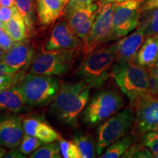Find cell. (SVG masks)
<instances>
[{
	"label": "cell",
	"instance_id": "cell-1",
	"mask_svg": "<svg viewBox=\"0 0 158 158\" xmlns=\"http://www.w3.org/2000/svg\"><path fill=\"white\" fill-rule=\"evenodd\" d=\"M91 89L83 80L63 83L51 105L49 114L62 123L76 125L78 116L89 101Z\"/></svg>",
	"mask_w": 158,
	"mask_h": 158
},
{
	"label": "cell",
	"instance_id": "cell-2",
	"mask_svg": "<svg viewBox=\"0 0 158 158\" xmlns=\"http://www.w3.org/2000/svg\"><path fill=\"white\" fill-rule=\"evenodd\" d=\"M111 76L121 92L129 99L133 109L141 98L151 94L147 69L134 62H115Z\"/></svg>",
	"mask_w": 158,
	"mask_h": 158
},
{
	"label": "cell",
	"instance_id": "cell-3",
	"mask_svg": "<svg viewBox=\"0 0 158 158\" xmlns=\"http://www.w3.org/2000/svg\"><path fill=\"white\" fill-rule=\"evenodd\" d=\"M116 43L101 45L84 55L76 75L92 88H100L112 73L116 59Z\"/></svg>",
	"mask_w": 158,
	"mask_h": 158
},
{
	"label": "cell",
	"instance_id": "cell-4",
	"mask_svg": "<svg viewBox=\"0 0 158 158\" xmlns=\"http://www.w3.org/2000/svg\"><path fill=\"white\" fill-rule=\"evenodd\" d=\"M61 84L56 76L29 73L16 86L28 106H43L53 102Z\"/></svg>",
	"mask_w": 158,
	"mask_h": 158
},
{
	"label": "cell",
	"instance_id": "cell-5",
	"mask_svg": "<svg viewBox=\"0 0 158 158\" xmlns=\"http://www.w3.org/2000/svg\"><path fill=\"white\" fill-rule=\"evenodd\" d=\"M124 100L115 89H104L94 94L81 113L84 123L94 126L114 116L124 106Z\"/></svg>",
	"mask_w": 158,
	"mask_h": 158
},
{
	"label": "cell",
	"instance_id": "cell-6",
	"mask_svg": "<svg viewBox=\"0 0 158 158\" xmlns=\"http://www.w3.org/2000/svg\"><path fill=\"white\" fill-rule=\"evenodd\" d=\"M116 2L101 0L98 2V12L92 27L83 39L84 55L112 40L113 15Z\"/></svg>",
	"mask_w": 158,
	"mask_h": 158
},
{
	"label": "cell",
	"instance_id": "cell-7",
	"mask_svg": "<svg viewBox=\"0 0 158 158\" xmlns=\"http://www.w3.org/2000/svg\"><path fill=\"white\" fill-rule=\"evenodd\" d=\"M131 107L119 110L103 122L97 130L96 152L100 157L110 144L126 135L134 123Z\"/></svg>",
	"mask_w": 158,
	"mask_h": 158
},
{
	"label": "cell",
	"instance_id": "cell-8",
	"mask_svg": "<svg viewBox=\"0 0 158 158\" xmlns=\"http://www.w3.org/2000/svg\"><path fill=\"white\" fill-rule=\"evenodd\" d=\"M75 50H45L35 56L29 67V73L60 76L73 67Z\"/></svg>",
	"mask_w": 158,
	"mask_h": 158
},
{
	"label": "cell",
	"instance_id": "cell-9",
	"mask_svg": "<svg viewBox=\"0 0 158 158\" xmlns=\"http://www.w3.org/2000/svg\"><path fill=\"white\" fill-rule=\"evenodd\" d=\"M138 0L116 2L113 15V40L122 38L139 25L140 7Z\"/></svg>",
	"mask_w": 158,
	"mask_h": 158
},
{
	"label": "cell",
	"instance_id": "cell-10",
	"mask_svg": "<svg viewBox=\"0 0 158 158\" xmlns=\"http://www.w3.org/2000/svg\"><path fill=\"white\" fill-rule=\"evenodd\" d=\"M133 110L136 133L143 135L148 132L158 130V98L152 94L143 97L137 102Z\"/></svg>",
	"mask_w": 158,
	"mask_h": 158
},
{
	"label": "cell",
	"instance_id": "cell-11",
	"mask_svg": "<svg viewBox=\"0 0 158 158\" xmlns=\"http://www.w3.org/2000/svg\"><path fill=\"white\" fill-rule=\"evenodd\" d=\"M24 135L23 122L16 113L0 114V144L9 149H16Z\"/></svg>",
	"mask_w": 158,
	"mask_h": 158
},
{
	"label": "cell",
	"instance_id": "cell-12",
	"mask_svg": "<svg viewBox=\"0 0 158 158\" xmlns=\"http://www.w3.org/2000/svg\"><path fill=\"white\" fill-rule=\"evenodd\" d=\"M98 12V4L79 6L65 10V16L72 30L77 36L84 39L89 31Z\"/></svg>",
	"mask_w": 158,
	"mask_h": 158
},
{
	"label": "cell",
	"instance_id": "cell-13",
	"mask_svg": "<svg viewBox=\"0 0 158 158\" xmlns=\"http://www.w3.org/2000/svg\"><path fill=\"white\" fill-rule=\"evenodd\" d=\"M81 45L80 37L75 34L68 21L57 23L45 45V50H76Z\"/></svg>",
	"mask_w": 158,
	"mask_h": 158
},
{
	"label": "cell",
	"instance_id": "cell-14",
	"mask_svg": "<svg viewBox=\"0 0 158 158\" xmlns=\"http://www.w3.org/2000/svg\"><path fill=\"white\" fill-rule=\"evenodd\" d=\"M35 57V50L27 39L16 41L10 50L6 53L3 62L17 70L29 68Z\"/></svg>",
	"mask_w": 158,
	"mask_h": 158
},
{
	"label": "cell",
	"instance_id": "cell-15",
	"mask_svg": "<svg viewBox=\"0 0 158 158\" xmlns=\"http://www.w3.org/2000/svg\"><path fill=\"white\" fill-rule=\"evenodd\" d=\"M145 35L139 27L129 35H126L116 43V62H133L138 50L144 42Z\"/></svg>",
	"mask_w": 158,
	"mask_h": 158
},
{
	"label": "cell",
	"instance_id": "cell-16",
	"mask_svg": "<svg viewBox=\"0 0 158 158\" xmlns=\"http://www.w3.org/2000/svg\"><path fill=\"white\" fill-rule=\"evenodd\" d=\"M69 0H37V15L40 23L48 26L62 15Z\"/></svg>",
	"mask_w": 158,
	"mask_h": 158
},
{
	"label": "cell",
	"instance_id": "cell-17",
	"mask_svg": "<svg viewBox=\"0 0 158 158\" xmlns=\"http://www.w3.org/2000/svg\"><path fill=\"white\" fill-rule=\"evenodd\" d=\"M133 62L147 69L156 66L158 62V34L147 37Z\"/></svg>",
	"mask_w": 158,
	"mask_h": 158
},
{
	"label": "cell",
	"instance_id": "cell-18",
	"mask_svg": "<svg viewBox=\"0 0 158 158\" xmlns=\"http://www.w3.org/2000/svg\"><path fill=\"white\" fill-rule=\"evenodd\" d=\"M24 133L39 138L43 143H50L58 140V133L51 126L38 118H27L23 121Z\"/></svg>",
	"mask_w": 158,
	"mask_h": 158
},
{
	"label": "cell",
	"instance_id": "cell-19",
	"mask_svg": "<svg viewBox=\"0 0 158 158\" xmlns=\"http://www.w3.org/2000/svg\"><path fill=\"white\" fill-rule=\"evenodd\" d=\"M27 106L16 85L0 92V112L20 113L27 109Z\"/></svg>",
	"mask_w": 158,
	"mask_h": 158
},
{
	"label": "cell",
	"instance_id": "cell-20",
	"mask_svg": "<svg viewBox=\"0 0 158 158\" xmlns=\"http://www.w3.org/2000/svg\"><path fill=\"white\" fill-rule=\"evenodd\" d=\"M3 30L7 32L15 42L23 40L27 37V27L16 7H15L13 17L7 22L3 23Z\"/></svg>",
	"mask_w": 158,
	"mask_h": 158
},
{
	"label": "cell",
	"instance_id": "cell-21",
	"mask_svg": "<svg viewBox=\"0 0 158 158\" xmlns=\"http://www.w3.org/2000/svg\"><path fill=\"white\" fill-rule=\"evenodd\" d=\"M136 137L133 134L126 135L110 144L106 148L104 152L99 157L101 158H118L121 157L127 149L135 143Z\"/></svg>",
	"mask_w": 158,
	"mask_h": 158
},
{
	"label": "cell",
	"instance_id": "cell-22",
	"mask_svg": "<svg viewBox=\"0 0 158 158\" xmlns=\"http://www.w3.org/2000/svg\"><path fill=\"white\" fill-rule=\"evenodd\" d=\"M73 140L78 148L81 158L95 157L96 143L92 136L86 133H78L75 135Z\"/></svg>",
	"mask_w": 158,
	"mask_h": 158
},
{
	"label": "cell",
	"instance_id": "cell-23",
	"mask_svg": "<svg viewBox=\"0 0 158 158\" xmlns=\"http://www.w3.org/2000/svg\"><path fill=\"white\" fill-rule=\"evenodd\" d=\"M15 5L24 21L27 31L30 32L34 28L35 23L33 0H15Z\"/></svg>",
	"mask_w": 158,
	"mask_h": 158
},
{
	"label": "cell",
	"instance_id": "cell-24",
	"mask_svg": "<svg viewBox=\"0 0 158 158\" xmlns=\"http://www.w3.org/2000/svg\"><path fill=\"white\" fill-rule=\"evenodd\" d=\"M60 146L56 141L45 143L30 154L29 158H60Z\"/></svg>",
	"mask_w": 158,
	"mask_h": 158
},
{
	"label": "cell",
	"instance_id": "cell-25",
	"mask_svg": "<svg viewBox=\"0 0 158 158\" xmlns=\"http://www.w3.org/2000/svg\"><path fill=\"white\" fill-rule=\"evenodd\" d=\"M139 27L143 30L145 37L158 34V7L150 10Z\"/></svg>",
	"mask_w": 158,
	"mask_h": 158
},
{
	"label": "cell",
	"instance_id": "cell-26",
	"mask_svg": "<svg viewBox=\"0 0 158 158\" xmlns=\"http://www.w3.org/2000/svg\"><path fill=\"white\" fill-rule=\"evenodd\" d=\"M43 144V142L41 141L39 138L24 133L22 141L18 149L25 155H29Z\"/></svg>",
	"mask_w": 158,
	"mask_h": 158
},
{
	"label": "cell",
	"instance_id": "cell-27",
	"mask_svg": "<svg viewBox=\"0 0 158 158\" xmlns=\"http://www.w3.org/2000/svg\"><path fill=\"white\" fill-rule=\"evenodd\" d=\"M26 70H19L14 73L0 75V92L11 88L21 81Z\"/></svg>",
	"mask_w": 158,
	"mask_h": 158
},
{
	"label": "cell",
	"instance_id": "cell-28",
	"mask_svg": "<svg viewBox=\"0 0 158 158\" xmlns=\"http://www.w3.org/2000/svg\"><path fill=\"white\" fill-rule=\"evenodd\" d=\"M61 155L64 158H81L80 152L76 143L72 141H67L63 138H59Z\"/></svg>",
	"mask_w": 158,
	"mask_h": 158
},
{
	"label": "cell",
	"instance_id": "cell-29",
	"mask_svg": "<svg viewBox=\"0 0 158 158\" xmlns=\"http://www.w3.org/2000/svg\"><path fill=\"white\" fill-rule=\"evenodd\" d=\"M122 157H134V158H151L154 157L153 153L149 148L143 143H134L127 151L124 154Z\"/></svg>",
	"mask_w": 158,
	"mask_h": 158
},
{
	"label": "cell",
	"instance_id": "cell-30",
	"mask_svg": "<svg viewBox=\"0 0 158 158\" xmlns=\"http://www.w3.org/2000/svg\"><path fill=\"white\" fill-rule=\"evenodd\" d=\"M142 143L151 150L153 155L158 152V130L148 132L142 135Z\"/></svg>",
	"mask_w": 158,
	"mask_h": 158
},
{
	"label": "cell",
	"instance_id": "cell-31",
	"mask_svg": "<svg viewBox=\"0 0 158 158\" xmlns=\"http://www.w3.org/2000/svg\"><path fill=\"white\" fill-rule=\"evenodd\" d=\"M149 76L150 93L152 95L158 94V67L147 69Z\"/></svg>",
	"mask_w": 158,
	"mask_h": 158
},
{
	"label": "cell",
	"instance_id": "cell-32",
	"mask_svg": "<svg viewBox=\"0 0 158 158\" xmlns=\"http://www.w3.org/2000/svg\"><path fill=\"white\" fill-rule=\"evenodd\" d=\"M15 41L10 35L3 31L0 34V48L2 49L5 52H7L13 48Z\"/></svg>",
	"mask_w": 158,
	"mask_h": 158
},
{
	"label": "cell",
	"instance_id": "cell-33",
	"mask_svg": "<svg viewBox=\"0 0 158 158\" xmlns=\"http://www.w3.org/2000/svg\"><path fill=\"white\" fill-rule=\"evenodd\" d=\"M15 7V5L14 7H5V6H0V19L2 21L3 23L7 22L13 17V13H14Z\"/></svg>",
	"mask_w": 158,
	"mask_h": 158
},
{
	"label": "cell",
	"instance_id": "cell-34",
	"mask_svg": "<svg viewBox=\"0 0 158 158\" xmlns=\"http://www.w3.org/2000/svg\"><path fill=\"white\" fill-rule=\"evenodd\" d=\"M95 1L97 0H69L65 10L72 9L74 7H79V6L89 5V4L94 3Z\"/></svg>",
	"mask_w": 158,
	"mask_h": 158
},
{
	"label": "cell",
	"instance_id": "cell-35",
	"mask_svg": "<svg viewBox=\"0 0 158 158\" xmlns=\"http://www.w3.org/2000/svg\"><path fill=\"white\" fill-rule=\"evenodd\" d=\"M158 7V0H144L141 9L143 11H148Z\"/></svg>",
	"mask_w": 158,
	"mask_h": 158
},
{
	"label": "cell",
	"instance_id": "cell-36",
	"mask_svg": "<svg viewBox=\"0 0 158 158\" xmlns=\"http://www.w3.org/2000/svg\"><path fill=\"white\" fill-rule=\"evenodd\" d=\"M5 158H26L27 156H26L24 154H23L21 152L20 150L13 149H10V151L8 152L5 154Z\"/></svg>",
	"mask_w": 158,
	"mask_h": 158
},
{
	"label": "cell",
	"instance_id": "cell-37",
	"mask_svg": "<svg viewBox=\"0 0 158 158\" xmlns=\"http://www.w3.org/2000/svg\"><path fill=\"white\" fill-rule=\"evenodd\" d=\"M18 71L15 69L11 68L4 62H0V75L2 74H10L14 73Z\"/></svg>",
	"mask_w": 158,
	"mask_h": 158
},
{
	"label": "cell",
	"instance_id": "cell-38",
	"mask_svg": "<svg viewBox=\"0 0 158 158\" xmlns=\"http://www.w3.org/2000/svg\"><path fill=\"white\" fill-rule=\"evenodd\" d=\"M15 0H0V6L5 7H14Z\"/></svg>",
	"mask_w": 158,
	"mask_h": 158
},
{
	"label": "cell",
	"instance_id": "cell-39",
	"mask_svg": "<svg viewBox=\"0 0 158 158\" xmlns=\"http://www.w3.org/2000/svg\"><path fill=\"white\" fill-rule=\"evenodd\" d=\"M6 153H7V152H6V150L4 149V147L0 144V158L5 157Z\"/></svg>",
	"mask_w": 158,
	"mask_h": 158
},
{
	"label": "cell",
	"instance_id": "cell-40",
	"mask_svg": "<svg viewBox=\"0 0 158 158\" xmlns=\"http://www.w3.org/2000/svg\"><path fill=\"white\" fill-rule=\"evenodd\" d=\"M6 53L5 51H3L2 49L0 48V62H3L4 59H5Z\"/></svg>",
	"mask_w": 158,
	"mask_h": 158
},
{
	"label": "cell",
	"instance_id": "cell-41",
	"mask_svg": "<svg viewBox=\"0 0 158 158\" xmlns=\"http://www.w3.org/2000/svg\"><path fill=\"white\" fill-rule=\"evenodd\" d=\"M106 1L112 2H122L128 1V0H106ZM138 1H141V0H138Z\"/></svg>",
	"mask_w": 158,
	"mask_h": 158
},
{
	"label": "cell",
	"instance_id": "cell-42",
	"mask_svg": "<svg viewBox=\"0 0 158 158\" xmlns=\"http://www.w3.org/2000/svg\"><path fill=\"white\" fill-rule=\"evenodd\" d=\"M3 31V23L2 21H1V19H0V34H1Z\"/></svg>",
	"mask_w": 158,
	"mask_h": 158
},
{
	"label": "cell",
	"instance_id": "cell-43",
	"mask_svg": "<svg viewBox=\"0 0 158 158\" xmlns=\"http://www.w3.org/2000/svg\"><path fill=\"white\" fill-rule=\"evenodd\" d=\"M154 157H156V158H158V152L156 154L154 155Z\"/></svg>",
	"mask_w": 158,
	"mask_h": 158
},
{
	"label": "cell",
	"instance_id": "cell-44",
	"mask_svg": "<svg viewBox=\"0 0 158 158\" xmlns=\"http://www.w3.org/2000/svg\"><path fill=\"white\" fill-rule=\"evenodd\" d=\"M156 67H158V62L157 63V64H156Z\"/></svg>",
	"mask_w": 158,
	"mask_h": 158
}]
</instances>
